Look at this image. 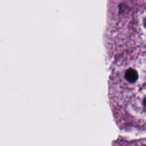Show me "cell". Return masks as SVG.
I'll use <instances>...</instances> for the list:
<instances>
[{
	"mask_svg": "<svg viewBox=\"0 0 146 146\" xmlns=\"http://www.w3.org/2000/svg\"><path fill=\"white\" fill-rule=\"evenodd\" d=\"M143 26H144V27L146 29V17H145V19H144V20H143Z\"/></svg>",
	"mask_w": 146,
	"mask_h": 146,
	"instance_id": "1",
	"label": "cell"
}]
</instances>
